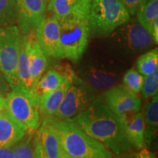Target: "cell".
Segmentation results:
<instances>
[{
    "label": "cell",
    "instance_id": "cell-32",
    "mask_svg": "<svg viewBox=\"0 0 158 158\" xmlns=\"http://www.w3.org/2000/svg\"><path fill=\"white\" fill-rule=\"evenodd\" d=\"M0 158H14L12 147H0Z\"/></svg>",
    "mask_w": 158,
    "mask_h": 158
},
{
    "label": "cell",
    "instance_id": "cell-2",
    "mask_svg": "<svg viewBox=\"0 0 158 158\" xmlns=\"http://www.w3.org/2000/svg\"><path fill=\"white\" fill-rule=\"evenodd\" d=\"M92 0H79L68 14L57 19L60 29L61 58L77 64L88 46Z\"/></svg>",
    "mask_w": 158,
    "mask_h": 158
},
{
    "label": "cell",
    "instance_id": "cell-13",
    "mask_svg": "<svg viewBox=\"0 0 158 158\" xmlns=\"http://www.w3.org/2000/svg\"><path fill=\"white\" fill-rule=\"evenodd\" d=\"M27 127L6 110L0 114V147H13L27 133Z\"/></svg>",
    "mask_w": 158,
    "mask_h": 158
},
{
    "label": "cell",
    "instance_id": "cell-28",
    "mask_svg": "<svg viewBox=\"0 0 158 158\" xmlns=\"http://www.w3.org/2000/svg\"><path fill=\"white\" fill-rule=\"evenodd\" d=\"M122 5L127 10L130 15L136 14L138 10L147 0H119Z\"/></svg>",
    "mask_w": 158,
    "mask_h": 158
},
{
    "label": "cell",
    "instance_id": "cell-21",
    "mask_svg": "<svg viewBox=\"0 0 158 158\" xmlns=\"http://www.w3.org/2000/svg\"><path fill=\"white\" fill-rule=\"evenodd\" d=\"M136 14L138 22L151 34L154 21L158 18V0H147L139 7Z\"/></svg>",
    "mask_w": 158,
    "mask_h": 158
},
{
    "label": "cell",
    "instance_id": "cell-17",
    "mask_svg": "<svg viewBox=\"0 0 158 158\" xmlns=\"http://www.w3.org/2000/svg\"><path fill=\"white\" fill-rule=\"evenodd\" d=\"M124 131L127 139L133 148L141 150L146 148L145 143V126H144L143 114L141 111L131 114L122 120Z\"/></svg>",
    "mask_w": 158,
    "mask_h": 158
},
{
    "label": "cell",
    "instance_id": "cell-30",
    "mask_svg": "<svg viewBox=\"0 0 158 158\" xmlns=\"http://www.w3.org/2000/svg\"><path fill=\"white\" fill-rule=\"evenodd\" d=\"M10 90L11 89L8 83L7 82L5 77L0 71V94L5 97L6 94L8 93Z\"/></svg>",
    "mask_w": 158,
    "mask_h": 158
},
{
    "label": "cell",
    "instance_id": "cell-4",
    "mask_svg": "<svg viewBox=\"0 0 158 158\" xmlns=\"http://www.w3.org/2000/svg\"><path fill=\"white\" fill-rule=\"evenodd\" d=\"M130 19V13L119 0H92L89 13L90 36H108Z\"/></svg>",
    "mask_w": 158,
    "mask_h": 158
},
{
    "label": "cell",
    "instance_id": "cell-31",
    "mask_svg": "<svg viewBox=\"0 0 158 158\" xmlns=\"http://www.w3.org/2000/svg\"><path fill=\"white\" fill-rule=\"evenodd\" d=\"M134 155H135L136 158H156L155 154L146 149V148L139 150V152L134 154Z\"/></svg>",
    "mask_w": 158,
    "mask_h": 158
},
{
    "label": "cell",
    "instance_id": "cell-25",
    "mask_svg": "<svg viewBox=\"0 0 158 158\" xmlns=\"http://www.w3.org/2000/svg\"><path fill=\"white\" fill-rule=\"evenodd\" d=\"M79 0H50L47 11L56 19L68 14L77 5Z\"/></svg>",
    "mask_w": 158,
    "mask_h": 158
},
{
    "label": "cell",
    "instance_id": "cell-11",
    "mask_svg": "<svg viewBox=\"0 0 158 158\" xmlns=\"http://www.w3.org/2000/svg\"><path fill=\"white\" fill-rule=\"evenodd\" d=\"M35 37L47 56L61 58L60 29L56 18L43 17L35 28Z\"/></svg>",
    "mask_w": 158,
    "mask_h": 158
},
{
    "label": "cell",
    "instance_id": "cell-26",
    "mask_svg": "<svg viewBox=\"0 0 158 158\" xmlns=\"http://www.w3.org/2000/svg\"><path fill=\"white\" fill-rule=\"evenodd\" d=\"M143 81L144 76L135 68L129 69L122 76L124 86L136 94L141 92Z\"/></svg>",
    "mask_w": 158,
    "mask_h": 158
},
{
    "label": "cell",
    "instance_id": "cell-29",
    "mask_svg": "<svg viewBox=\"0 0 158 158\" xmlns=\"http://www.w3.org/2000/svg\"><path fill=\"white\" fill-rule=\"evenodd\" d=\"M34 158H48L45 155V153L43 150L39 138L36 134L35 137V151H34Z\"/></svg>",
    "mask_w": 158,
    "mask_h": 158
},
{
    "label": "cell",
    "instance_id": "cell-33",
    "mask_svg": "<svg viewBox=\"0 0 158 158\" xmlns=\"http://www.w3.org/2000/svg\"><path fill=\"white\" fill-rule=\"evenodd\" d=\"M151 35L156 44L158 43V18L154 21L152 27Z\"/></svg>",
    "mask_w": 158,
    "mask_h": 158
},
{
    "label": "cell",
    "instance_id": "cell-3",
    "mask_svg": "<svg viewBox=\"0 0 158 158\" xmlns=\"http://www.w3.org/2000/svg\"><path fill=\"white\" fill-rule=\"evenodd\" d=\"M48 120L56 133L63 151L74 158H113L114 154L102 143L89 135L73 118Z\"/></svg>",
    "mask_w": 158,
    "mask_h": 158
},
{
    "label": "cell",
    "instance_id": "cell-15",
    "mask_svg": "<svg viewBox=\"0 0 158 158\" xmlns=\"http://www.w3.org/2000/svg\"><path fill=\"white\" fill-rule=\"evenodd\" d=\"M27 35L29 37V68L33 88L35 89L37 82L46 70L48 67V59L47 56L44 54L35 39L34 31H31Z\"/></svg>",
    "mask_w": 158,
    "mask_h": 158
},
{
    "label": "cell",
    "instance_id": "cell-5",
    "mask_svg": "<svg viewBox=\"0 0 158 158\" xmlns=\"http://www.w3.org/2000/svg\"><path fill=\"white\" fill-rule=\"evenodd\" d=\"M99 92L82 81L76 73L54 117L59 120L73 118L86 110L99 96Z\"/></svg>",
    "mask_w": 158,
    "mask_h": 158
},
{
    "label": "cell",
    "instance_id": "cell-19",
    "mask_svg": "<svg viewBox=\"0 0 158 158\" xmlns=\"http://www.w3.org/2000/svg\"><path fill=\"white\" fill-rule=\"evenodd\" d=\"M38 128L37 135L47 157L64 158L58 137L48 120L43 118L42 124Z\"/></svg>",
    "mask_w": 158,
    "mask_h": 158
},
{
    "label": "cell",
    "instance_id": "cell-34",
    "mask_svg": "<svg viewBox=\"0 0 158 158\" xmlns=\"http://www.w3.org/2000/svg\"><path fill=\"white\" fill-rule=\"evenodd\" d=\"M114 158H136L134 154L127 152V153H123L121 155H116V157Z\"/></svg>",
    "mask_w": 158,
    "mask_h": 158
},
{
    "label": "cell",
    "instance_id": "cell-14",
    "mask_svg": "<svg viewBox=\"0 0 158 158\" xmlns=\"http://www.w3.org/2000/svg\"><path fill=\"white\" fill-rule=\"evenodd\" d=\"M73 70L70 68L63 70L51 69L43 75L33 91L32 95L38 102L40 99L62 85L68 79Z\"/></svg>",
    "mask_w": 158,
    "mask_h": 158
},
{
    "label": "cell",
    "instance_id": "cell-36",
    "mask_svg": "<svg viewBox=\"0 0 158 158\" xmlns=\"http://www.w3.org/2000/svg\"><path fill=\"white\" fill-rule=\"evenodd\" d=\"M45 1H48V0H45Z\"/></svg>",
    "mask_w": 158,
    "mask_h": 158
},
{
    "label": "cell",
    "instance_id": "cell-24",
    "mask_svg": "<svg viewBox=\"0 0 158 158\" xmlns=\"http://www.w3.org/2000/svg\"><path fill=\"white\" fill-rule=\"evenodd\" d=\"M15 0H0V27L14 25L17 21Z\"/></svg>",
    "mask_w": 158,
    "mask_h": 158
},
{
    "label": "cell",
    "instance_id": "cell-20",
    "mask_svg": "<svg viewBox=\"0 0 158 158\" xmlns=\"http://www.w3.org/2000/svg\"><path fill=\"white\" fill-rule=\"evenodd\" d=\"M143 122L145 126V143L149 146L155 137L158 127V96L151 98L143 107Z\"/></svg>",
    "mask_w": 158,
    "mask_h": 158
},
{
    "label": "cell",
    "instance_id": "cell-35",
    "mask_svg": "<svg viewBox=\"0 0 158 158\" xmlns=\"http://www.w3.org/2000/svg\"><path fill=\"white\" fill-rule=\"evenodd\" d=\"M62 154H63V157H64V158H74V157H71V156H70V155H68V154L65 153L63 150H62Z\"/></svg>",
    "mask_w": 158,
    "mask_h": 158
},
{
    "label": "cell",
    "instance_id": "cell-27",
    "mask_svg": "<svg viewBox=\"0 0 158 158\" xmlns=\"http://www.w3.org/2000/svg\"><path fill=\"white\" fill-rule=\"evenodd\" d=\"M142 94L144 98H151L157 95L158 93V70L152 73L144 76L142 86Z\"/></svg>",
    "mask_w": 158,
    "mask_h": 158
},
{
    "label": "cell",
    "instance_id": "cell-12",
    "mask_svg": "<svg viewBox=\"0 0 158 158\" xmlns=\"http://www.w3.org/2000/svg\"><path fill=\"white\" fill-rule=\"evenodd\" d=\"M17 21L21 35L34 31L40 21L43 19L46 9L45 0H15Z\"/></svg>",
    "mask_w": 158,
    "mask_h": 158
},
{
    "label": "cell",
    "instance_id": "cell-16",
    "mask_svg": "<svg viewBox=\"0 0 158 158\" xmlns=\"http://www.w3.org/2000/svg\"><path fill=\"white\" fill-rule=\"evenodd\" d=\"M16 72L20 86L32 94L34 88L29 68L28 35H21V36Z\"/></svg>",
    "mask_w": 158,
    "mask_h": 158
},
{
    "label": "cell",
    "instance_id": "cell-7",
    "mask_svg": "<svg viewBox=\"0 0 158 158\" xmlns=\"http://www.w3.org/2000/svg\"><path fill=\"white\" fill-rule=\"evenodd\" d=\"M21 36L18 26L0 27V71L11 89L20 86L16 68Z\"/></svg>",
    "mask_w": 158,
    "mask_h": 158
},
{
    "label": "cell",
    "instance_id": "cell-23",
    "mask_svg": "<svg viewBox=\"0 0 158 158\" xmlns=\"http://www.w3.org/2000/svg\"><path fill=\"white\" fill-rule=\"evenodd\" d=\"M138 72L143 76L152 73L158 68V49L155 48L138 57L136 62Z\"/></svg>",
    "mask_w": 158,
    "mask_h": 158
},
{
    "label": "cell",
    "instance_id": "cell-9",
    "mask_svg": "<svg viewBox=\"0 0 158 158\" xmlns=\"http://www.w3.org/2000/svg\"><path fill=\"white\" fill-rule=\"evenodd\" d=\"M110 35L116 48L125 54H133L145 51L155 43L149 31L137 19H131V18Z\"/></svg>",
    "mask_w": 158,
    "mask_h": 158
},
{
    "label": "cell",
    "instance_id": "cell-18",
    "mask_svg": "<svg viewBox=\"0 0 158 158\" xmlns=\"http://www.w3.org/2000/svg\"><path fill=\"white\" fill-rule=\"evenodd\" d=\"M73 73L74 71L70 75V76L58 88L40 99L39 102V111L40 115L42 116L43 118L52 117L56 113L64 99L65 93L70 86Z\"/></svg>",
    "mask_w": 158,
    "mask_h": 158
},
{
    "label": "cell",
    "instance_id": "cell-10",
    "mask_svg": "<svg viewBox=\"0 0 158 158\" xmlns=\"http://www.w3.org/2000/svg\"><path fill=\"white\" fill-rule=\"evenodd\" d=\"M101 97L108 109L121 120L141 110V98L123 84L112 86Z\"/></svg>",
    "mask_w": 158,
    "mask_h": 158
},
{
    "label": "cell",
    "instance_id": "cell-22",
    "mask_svg": "<svg viewBox=\"0 0 158 158\" xmlns=\"http://www.w3.org/2000/svg\"><path fill=\"white\" fill-rule=\"evenodd\" d=\"M34 130H28L25 135L12 147L14 158H34Z\"/></svg>",
    "mask_w": 158,
    "mask_h": 158
},
{
    "label": "cell",
    "instance_id": "cell-6",
    "mask_svg": "<svg viewBox=\"0 0 158 158\" xmlns=\"http://www.w3.org/2000/svg\"><path fill=\"white\" fill-rule=\"evenodd\" d=\"M76 74L99 93L115 86L122 78V72L114 62L108 60L88 61L79 67Z\"/></svg>",
    "mask_w": 158,
    "mask_h": 158
},
{
    "label": "cell",
    "instance_id": "cell-1",
    "mask_svg": "<svg viewBox=\"0 0 158 158\" xmlns=\"http://www.w3.org/2000/svg\"><path fill=\"white\" fill-rule=\"evenodd\" d=\"M73 119L89 135L102 143L114 155L130 152L133 149L122 120L108 109L101 95Z\"/></svg>",
    "mask_w": 158,
    "mask_h": 158
},
{
    "label": "cell",
    "instance_id": "cell-8",
    "mask_svg": "<svg viewBox=\"0 0 158 158\" xmlns=\"http://www.w3.org/2000/svg\"><path fill=\"white\" fill-rule=\"evenodd\" d=\"M8 112L28 130H35L40 125L39 104L32 94L21 86H17L5 95Z\"/></svg>",
    "mask_w": 158,
    "mask_h": 158
},
{
    "label": "cell",
    "instance_id": "cell-37",
    "mask_svg": "<svg viewBox=\"0 0 158 158\" xmlns=\"http://www.w3.org/2000/svg\"><path fill=\"white\" fill-rule=\"evenodd\" d=\"M0 96H2V95H1V94H0Z\"/></svg>",
    "mask_w": 158,
    "mask_h": 158
}]
</instances>
